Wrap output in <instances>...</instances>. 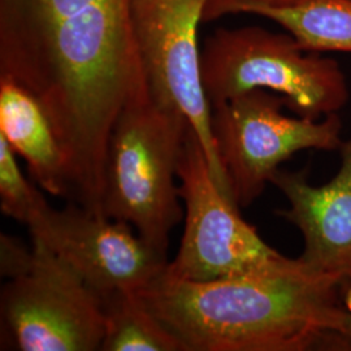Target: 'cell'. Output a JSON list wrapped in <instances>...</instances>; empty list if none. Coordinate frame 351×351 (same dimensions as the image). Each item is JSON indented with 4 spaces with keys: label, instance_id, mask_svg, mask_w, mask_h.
I'll use <instances>...</instances> for the list:
<instances>
[{
    "label": "cell",
    "instance_id": "1",
    "mask_svg": "<svg viewBox=\"0 0 351 351\" xmlns=\"http://www.w3.org/2000/svg\"><path fill=\"white\" fill-rule=\"evenodd\" d=\"M0 75L42 103L72 159L73 202L103 213L113 125L147 86L129 0H0Z\"/></svg>",
    "mask_w": 351,
    "mask_h": 351
},
{
    "label": "cell",
    "instance_id": "2",
    "mask_svg": "<svg viewBox=\"0 0 351 351\" xmlns=\"http://www.w3.org/2000/svg\"><path fill=\"white\" fill-rule=\"evenodd\" d=\"M343 282L298 258L210 281L165 269L139 295L185 351L335 350Z\"/></svg>",
    "mask_w": 351,
    "mask_h": 351
},
{
    "label": "cell",
    "instance_id": "3",
    "mask_svg": "<svg viewBox=\"0 0 351 351\" xmlns=\"http://www.w3.org/2000/svg\"><path fill=\"white\" fill-rule=\"evenodd\" d=\"M189 126L146 86L126 103L108 142L103 215L129 224L165 256L184 216L177 169Z\"/></svg>",
    "mask_w": 351,
    "mask_h": 351
},
{
    "label": "cell",
    "instance_id": "4",
    "mask_svg": "<svg viewBox=\"0 0 351 351\" xmlns=\"http://www.w3.org/2000/svg\"><path fill=\"white\" fill-rule=\"evenodd\" d=\"M201 75L211 107L267 90L297 116L317 120L339 113L349 101L336 60L302 49L289 33L259 26L215 30L201 47Z\"/></svg>",
    "mask_w": 351,
    "mask_h": 351
},
{
    "label": "cell",
    "instance_id": "5",
    "mask_svg": "<svg viewBox=\"0 0 351 351\" xmlns=\"http://www.w3.org/2000/svg\"><path fill=\"white\" fill-rule=\"evenodd\" d=\"M282 97L252 90L211 107V129L233 201L249 207L271 184L281 164L306 150L339 151L342 120L290 117Z\"/></svg>",
    "mask_w": 351,
    "mask_h": 351
},
{
    "label": "cell",
    "instance_id": "6",
    "mask_svg": "<svg viewBox=\"0 0 351 351\" xmlns=\"http://www.w3.org/2000/svg\"><path fill=\"white\" fill-rule=\"evenodd\" d=\"M1 288V350L97 351L104 339L98 294L43 243Z\"/></svg>",
    "mask_w": 351,
    "mask_h": 351
},
{
    "label": "cell",
    "instance_id": "7",
    "mask_svg": "<svg viewBox=\"0 0 351 351\" xmlns=\"http://www.w3.org/2000/svg\"><path fill=\"white\" fill-rule=\"evenodd\" d=\"M177 175L185 226L175 259L165 268L169 275L210 281L258 271L285 259L245 221L237 203L219 188L190 126Z\"/></svg>",
    "mask_w": 351,
    "mask_h": 351
},
{
    "label": "cell",
    "instance_id": "8",
    "mask_svg": "<svg viewBox=\"0 0 351 351\" xmlns=\"http://www.w3.org/2000/svg\"><path fill=\"white\" fill-rule=\"evenodd\" d=\"M208 1L129 0V12L151 95L188 120L219 188L232 198L213 139L211 104L202 84L198 30Z\"/></svg>",
    "mask_w": 351,
    "mask_h": 351
},
{
    "label": "cell",
    "instance_id": "9",
    "mask_svg": "<svg viewBox=\"0 0 351 351\" xmlns=\"http://www.w3.org/2000/svg\"><path fill=\"white\" fill-rule=\"evenodd\" d=\"M38 241L69 264L95 294L139 291L167 268V256L124 221L90 213L77 203L51 207L29 228Z\"/></svg>",
    "mask_w": 351,
    "mask_h": 351
},
{
    "label": "cell",
    "instance_id": "10",
    "mask_svg": "<svg viewBox=\"0 0 351 351\" xmlns=\"http://www.w3.org/2000/svg\"><path fill=\"white\" fill-rule=\"evenodd\" d=\"M337 173L314 185L308 168L278 169L271 185L288 201L276 213L301 232L300 259L311 269L351 284V138L343 139Z\"/></svg>",
    "mask_w": 351,
    "mask_h": 351
},
{
    "label": "cell",
    "instance_id": "11",
    "mask_svg": "<svg viewBox=\"0 0 351 351\" xmlns=\"http://www.w3.org/2000/svg\"><path fill=\"white\" fill-rule=\"evenodd\" d=\"M0 136L25 160L39 188L73 201L72 159L49 113L29 90L1 75Z\"/></svg>",
    "mask_w": 351,
    "mask_h": 351
},
{
    "label": "cell",
    "instance_id": "12",
    "mask_svg": "<svg viewBox=\"0 0 351 351\" xmlns=\"http://www.w3.org/2000/svg\"><path fill=\"white\" fill-rule=\"evenodd\" d=\"M229 14L268 19L310 52L351 53V0H210L203 23Z\"/></svg>",
    "mask_w": 351,
    "mask_h": 351
},
{
    "label": "cell",
    "instance_id": "13",
    "mask_svg": "<svg viewBox=\"0 0 351 351\" xmlns=\"http://www.w3.org/2000/svg\"><path fill=\"white\" fill-rule=\"evenodd\" d=\"M101 301L104 311L101 351H185L138 291H114L101 297Z\"/></svg>",
    "mask_w": 351,
    "mask_h": 351
},
{
    "label": "cell",
    "instance_id": "14",
    "mask_svg": "<svg viewBox=\"0 0 351 351\" xmlns=\"http://www.w3.org/2000/svg\"><path fill=\"white\" fill-rule=\"evenodd\" d=\"M43 190L27 180L7 141L0 136V206L4 215L32 228L51 208Z\"/></svg>",
    "mask_w": 351,
    "mask_h": 351
},
{
    "label": "cell",
    "instance_id": "15",
    "mask_svg": "<svg viewBox=\"0 0 351 351\" xmlns=\"http://www.w3.org/2000/svg\"><path fill=\"white\" fill-rule=\"evenodd\" d=\"M33 256V247L27 249L16 237L5 233L0 234V274L8 278L20 275L25 271Z\"/></svg>",
    "mask_w": 351,
    "mask_h": 351
},
{
    "label": "cell",
    "instance_id": "16",
    "mask_svg": "<svg viewBox=\"0 0 351 351\" xmlns=\"http://www.w3.org/2000/svg\"><path fill=\"white\" fill-rule=\"evenodd\" d=\"M343 306L346 310V320L336 341L335 351H351V284L343 285Z\"/></svg>",
    "mask_w": 351,
    "mask_h": 351
},
{
    "label": "cell",
    "instance_id": "17",
    "mask_svg": "<svg viewBox=\"0 0 351 351\" xmlns=\"http://www.w3.org/2000/svg\"><path fill=\"white\" fill-rule=\"evenodd\" d=\"M267 1H290V0H267Z\"/></svg>",
    "mask_w": 351,
    "mask_h": 351
}]
</instances>
